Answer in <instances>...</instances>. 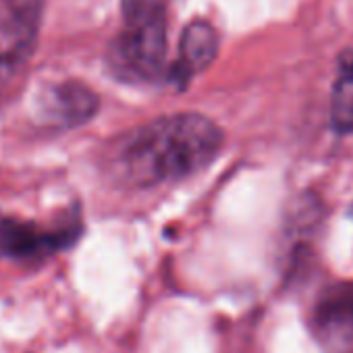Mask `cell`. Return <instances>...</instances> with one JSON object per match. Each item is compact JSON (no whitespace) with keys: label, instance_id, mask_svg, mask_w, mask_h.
Segmentation results:
<instances>
[{"label":"cell","instance_id":"6da1fadb","mask_svg":"<svg viewBox=\"0 0 353 353\" xmlns=\"http://www.w3.org/2000/svg\"><path fill=\"white\" fill-rule=\"evenodd\" d=\"M223 129L200 112L154 119L121 133L106 150V168L114 181L148 190L190 179L221 154Z\"/></svg>","mask_w":353,"mask_h":353},{"label":"cell","instance_id":"7a4b0ae2","mask_svg":"<svg viewBox=\"0 0 353 353\" xmlns=\"http://www.w3.org/2000/svg\"><path fill=\"white\" fill-rule=\"evenodd\" d=\"M168 3L121 0V30L110 44L112 73L131 83H152L166 73Z\"/></svg>","mask_w":353,"mask_h":353},{"label":"cell","instance_id":"3957f363","mask_svg":"<svg viewBox=\"0 0 353 353\" xmlns=\"http://www.w3.org/2000/svg\"><path fill=\"white\" fill-rule=\"evenodd\" d=\"M307 324L322 353H353V281L326 285L310 307Z\"/></svg>","mask_w":353,"mask_h":353},{"label":"cell","instance_id":"277c9868","mask_svg":"<svg viewBox=\"0 0 353 353\" xmlns=\"http://www.w3.org/2000/svg\"><path fill=\"white\" fill-rule=\"evenodd\" d=\"M46 0H0V71L23 67L36 50Z\"/></svg>","mask_w":353,"mask_h":353},{"label":"cell","instance_id":"5b68a950","mask_svg":"<svg viewBox=\"0 0 353 353\" xmlns=\"http://www.w3.org/2000/svg\"><path fill=\"white\" fill-rule=\"evenodd\" d=\"M100 110L98 94L83 81L65 79L44 85L34 98V117L52 129H75L90 123Z\"/></svg>","mask_w":353,"mask_h":353},{"label":"cell","instance_id":"8992f818","mask_svg":"<svg viewBox=\"0 0 353 353\" xmlns=\"http://www.w3.org/2000/svg\"><path fill=\"white\" fill-rule=\"evenodd\" d=\"M81 233L77 221L57 229H44L15 216L0 214V256L13 260H42L71 248Z\"/></svg>","mask_w":353,"mask_h":353},{"label":"cell","instance_id":"52a82bcc","mask_svg":"<svg viewBox=\"0 0 353 353\" xmlns=\"http://www.w3.org/2000/svg\"><path fill=\"white\" fill-rule=\"evenodd\" d=\"M219 57V32L204 19H194L185 26L179 40V54L166 73L172 85L188 88V83L204 73Z\"/></svg>","mask_w":353,"mask_h":353},{"label":"cell","instance_id":"ba28073f","mask_svg":"<svg viewBox=\"0 0 353 353\" xmlns=\"http://www.w3.org/2000/svg\"><path fill=\"white\" fill-rule=\"evenodd\" d=\"M330 119L339 133L353 131V54L341 57L339 77L332 90Z\"/></svg>","mask_w":353,"mask_h":353}]
</instances>
